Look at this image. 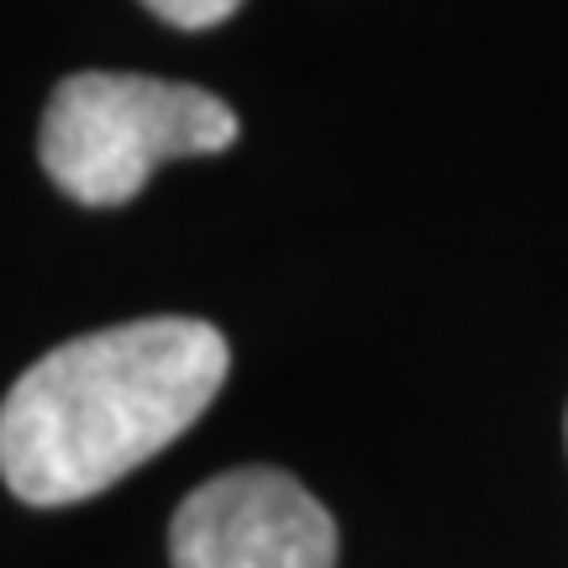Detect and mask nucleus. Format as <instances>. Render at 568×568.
<instances>
[{"label":"nucleus","instance_id":"nucleus-2","mask_svg":"<svg viewBox=\"0 0 568 568\" xmlns=\"http://www.w3.org/2000/svg\"><path fill=\"white\" fill-rule=\"evenodd\" d=\"M232 142L237 111L211 90L84 69L48 95L38 159L69 201L111 211L132 201L159 163L222 153Z\"/></svg>","mask_w":568,"mask_h":568},{"label":"nucleus","instance_id":"nucleus-4","mask_svg":"<svg viewBox=\"0 0 568 568\" xmlns=\"http://www.w3.org/2000/svg\"><path fill=\"white\" fill-rule=\"evenodd\" d=\"M153 17H163L169 27H184V32H201V27H216L226 21L243 0H142Z\"/></svg>","mask_w":568,"mask_h":568},{"label":"nucleus","instance_id":"nucleus-3","mask_svg":"<svg viewBox=\"0 0 568 568\" xmlns=\"http://www.w3.org/2000/svg\"><path fill=\"white\" fill-rule=\"evenodd\" d=\"M174 568H337V521L280 468H232L190 489L169 521Z\"/></svg>","mask_w":568,"mask_h":568},{"label":"nucleus","instance_id":"nucleus-1","mask_svg":"<svg viewBox=\"0 0 568 568\" xmlns=\"http://www.w3.org/2000/svg\"><path fill=\"white\" fill-rule=\"evenodd\" d=\"M226 337L148 316L42 353L0 400V479L27 506H74L201 422L226 385Z\"/></svg>","mask_w":568,"mask_h":568}]
</instances>
